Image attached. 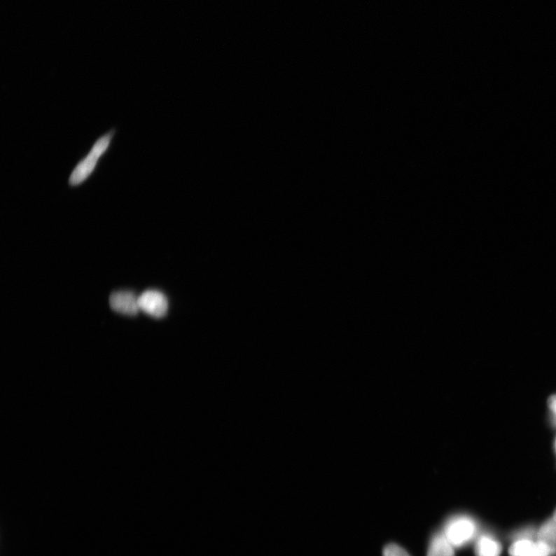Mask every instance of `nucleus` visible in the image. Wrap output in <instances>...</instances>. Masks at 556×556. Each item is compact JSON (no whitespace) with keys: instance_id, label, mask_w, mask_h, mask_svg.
<instances>
[{"instance_id":"nucleus-1","label":"nucleus","mask_w":556,"mask_h":556,"mask_svg":"<svg viewBox=\"0 0 556 556\" xmlns=\"http://www.w3.org/2000/svg\"><path fill=\"white\" fill-rule=\"evenodd\" d=\"M115 132L111 131L97 139L91 149V151L76 165L71 172L69 184L71 186H78L92 174L97 162L102 155L107 151Z\"/></svg>"},{"instance_id":"nucleus-2","label":"nucleus","mask_w":556,"mask_h":556,"mask_svg":"<svg viewBox=\"0 0 556 556\" xmlns=\"http://www.w3.org/2000/svg\"><path fill=\"white\" fill-rule=\"evenodd\" d=\"M478 526L474 520L467 515H457L446 523L443 534L455 548L463 547L477 536Z\"/></svg>"},{"instance_id":"nucleus-3","label":"nucleus","mask_w":556,"mask_h":556,"mask_svg":"<svg viewBox=\"0 0 556 556\" xmlns=\"http://www.w3.org/2000/svg\"><path fill=\"white\" fill-rule=\"evenodd\" d=\"M140 311L155 319H161L168 311V300L162 292L148 290L139 296Z\"/></svg>"},{"instance_id":"nucleus-4","label":"nucleus","mask_w":556,"mask_h":556,"mask_svg":"<svg viewBox=\"0 0 556 556\" xmlns=\"http://www.w3.org/2000/svg\"><path fill=\"white\" fill-rule=\"evenodd\" d=\"M109 303L112 310L127 317H134L140 311L139 297L132 291L114 292L110 297Z\"/></svg>"},{"instance_id":"nucleus-5","label":"nucleus","mask_w":556,"mask_h":556,"mask_svg":"<svg viewBox=\"0 0 556 556\" xmlns=\"http://www.w3.org/2000/svg\"><path fill=\"white\" fill-rule=\"evenodd\" d=\"M475 550L476 556H500L502 546L499 540L485 534L478 538Z\"/></svg>"},{"instance_id":"nucleus-6","label":"nucleus","mask_w":556,"mask_h":556,"mask_svg":"<svg viewBox=\"0 0 556 556\" xmlns=\"http://www.w3.org/2000/svg\"><path fill=\"white\" fill-rule=\"evenodd\" d=\"M454 548L443 533H437L431 540L426 556H454Z\"/></svg>"},{"instance_id":"nucleus-7","label":"nucleus","mask_w":556,"mask_h":556,"mask_svg":"<svg viewBox=\"0 0 556 556\" xmlns=\"http://www.w3.org/2000/svg\"><path fill=\"white\" fill-rule=\"evenodd\" d=\"M536 538L556 550V520L553 517L541 526L537 531Z\"/></svg>"},{"instance_id":"nucleus-8","label":"nucleus","mask_w":556,"mask_h":556,"mask_svg":"<svg viewBox=\"0 0 556 556\" xmlns=\"http://www.w3.org/2000/svg\"><path fill=\"white\" fill-rule=\"evenodd\" d=\"M555 554L554 548L536 540L522 556H554Z\"/></svg>"},{"instance_id":"nucleus-9","label":"nucleus","mask_w":556,"mask_h":556,"mask_svg":"<svg viewBox=\"0 0 556 556\" xmlns=\"http://www.w3.org/2000/svg\"><path fill=\"white\" fill-rule=\"evenodd\" d=\"M383 556H410L407 551L396 544H389L383 550Z\"/></svg>"},{"instance_id":"nucleus-10","label":"nucleus","mask_w":556,"mask_h":556,"mask_svg":"<svg viewBox=\"0 0 556 556\" xmlns=\"http://www.w3.org/2000/svg\"><path fill=\"white\" fill-rule=\"evenodd\" d=\"M536 535L537 531L534 528L528 527L515 532L512 536V538L513 541L517 539H533Z\"/></svg>"},{"instance_id":"nucleus-11","label":"nucleus","mask_w":556,"mask_h":556,"mask_svg":"<svg viewBox=\"0 0 556 556\" xmlns=\"http://www.w3.org/2000/svg\"><path fill=\"white\" fill-rule=\"evenodd\" d=\"M548 407H550L551 411L553 412L555 416V422L556 424V395H554L550 398L548 400Z\"/></svg>"},{"instance_id":"nucleus-12","label":"nucleus","mask_w":556,"mask_h":556,"mask_svg":"<svg viewBox=\"0 0 556 556\" xmlns=\"http://www.w3.org/2000/svg\"><path fill=\"white\" fill-rule=\"evenodd\" d=\"M553 517H554V518H555V520H556V510H555V513H554V515H553Z\"/></svg>"},{"instance_id":"nucleus-13","label":"nucleus","mask_w":556,"mask_h":556,"mask_svg":"<svg viewBox=\"0 0 556 556\" xmlns=\"http://www.w3.org/2000/svg\"><path fill=\"white\" fill-rule=\"evenodd\" d=\"M555 448H556V443H555Z\"/></svg>"}]
</instances>
